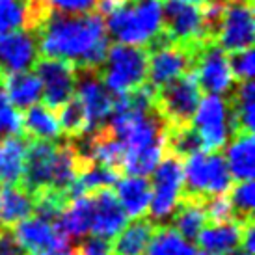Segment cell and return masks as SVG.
I'll return each mask as SVG.
<instances>
[{
    "label": "cell",
    "instance_id": "cell-1",
    "mask_svg": "<svg viewBox=\"0 0 255 255\" xmlns=\"http://www.w3.org/2000/svg\"><path fill=\"white\" fill-rule=\"evenodd\" d=\"M39 56L62 60L75 69L97 71L107 58L110 37L103 17L49 13L36 30Z\"/></svg>",
    "mask_w": 255,
    "mask_h": 255
},
{
    "label": "cell",
    "instance_id": "cell-2",
    "mask_svg": "<svg viewBox=\"0 0 255 255\" xmlns=\"http://www.w3.org/2000/svg\"><path fill=\"white\" fill-rule=\"evenodd\" d=\"M107 34L120 45L147 49L162 36V0L125 4L107 17Z\"/></svg>",
    "mask_w": 255,
    "mask_h": 255
},
{
    "label": "cell",
    "instance_id": "cell-3",
    "mask_svg": "<svg viewBox=\"0 0 255 255\" xmlns=\"http://www.w3.org/2000/svg\"><path fill=\"white\" fill-rule=\"evenodd\" d=\"M184 198L205 199L226 196L233 186V177L220 153L198 151L183 160Z\"/></svg>",
    "mask_w": 255,
    "mask_h": 255
},
{
    "label": "cell",
    "instance_id": "cell-4",
    "mask_svg": "<svg viewBox=\"0 0 255 255\" xmlns=\"http://www.w3.org/2000/svg\"><path fill=\"white\" fill-rule=\"evenodd\" d=\"M97 73L114 97L132 92L147 84V49L116 43L108 47L107 58Z\"/></svg>",
    "mask_w": 255,
    "mask_h": 255
},
{
    "label": "cell",
    "instance_id": "cell-5",
    "mask_svg": "<svg viewBox=\"0 0 255 255\" xmlns=\"http://www.w3.org/2000/svg\"><path fill=\"white\" fill-rule=\"evenodd\" d=\"M184 198V177L183 160L173 155H164L158 166L153 171L151 181V205L149 216L156 226L171 218L175 209Z\"/></svg>",
    "mask_w": 255,
    "mask_h": 255
},
{
    "label": "cell",
    "instance_id": "cell-6",
    "mask_svg": "<svg viewBox=\"0 0 255 255\" xmlns=\"http://www.w3.org/2000/svg\"><path fill=\"white\" fill-rule=\"evenodd\" d=\"M255 39V19L252 0H224L213 41L224 52L252 49Z\"/></svg>",
    "mask_w": 255,
    "mask_h": 255
},
{
    "label": "cell",
    "instance_id": "cell-7",
    "mask_svg": "<svg viewBox=\"0 0 255 255\" xmlns=\"http://www.w3.org/2000/svg\"><path fill=\"white\" fill-rule=\"evenodd\" d=\"M198 45L171 43L162 34L147 49V84L155 90H160L190 73L194 49Z\"/></svg>",
    "mask_w": 255,
    "mask_h": 255
},
{
    "label": "cell",
    "instance_id": "cell-8",
    "mask_svg": "<svg viewBox=\"0 0 255 255\" xmlns=\"http://www.w3.org/2000/svg\"><path fill=\"white\" fill-rule=\"evenodd\" d=\"M190 127L201 142V151L218 153L233 136L229 101L220 95L201 97L198 110L190 121Z\"/></svg>",
    "mask_w": 255,
    "mask_h": 255
},
{
    "label": "cell",
    "instance_id": "cell-9",
    "mask_svg": "<svg viewBox=\"0 0 255 255\" xmlns=\"http://www.w3.org/2000/svg\"><path fill=\"white\" fill-rule=\"evenodd\" d=\"M201 101V88L194 73L173 80L155 93V108L168 127H186L190 125L194 114Z\"/></svg>",
    "mask_w": 255,
    "mask_h": 255
},
{
    "label": "cell",
    "instance_id": "cell-10",
    "mask_svg": "<svg viewBox=\"0 0 255 255\" xmlns=\"http://www.w3.org/2000/svg\"><path fill=\"white\" fill-rule=\"evenodd\" d=\"M162 34L171 43L198 45L213 39L201 6L188 0H162Z\"/></svg>",
    "mask_w": 255,
    "mask_h": 255
},
{
    "label": "cell",
    "instance_id": "cell-11",
    "mask_svg": "<svg viewBox=\"0 0 255 255\" xmlns=\"http://www.w3.org/2000/svg\"><path fill=\"white\" fill-rule=\"evenodd\" d=\"M192 73L198 78L201 92H207V95L224 97L233 92L235 77L231 73L229 56L213 39L199 43L194 49Z\"/></svg>",
    "mask_w": 255,
    "mask_h": 255
},
{
    "label": "cell",
    "instance_id": "cell-12",
    "mask_svg": "<svg viewBox=\"0 0 255 255\" xmlns=\"http://www.w3.org/2000/svg\"><path fill=\"white\" fill-rule=\"evenodd\" d=\"M75 97L80 103L86 118V134H93L107 127L114 110V95L103 86L99 73L92 69L78 71Z\"/></svg>",
    "mask_w": 255,
    "mask_h": 255
},
{
    "label": "cell",
    "instance_id": "cell-13",
    "mask_svg": "<svg viewBox=\"0 0 255 255\" xmlns=\"http://www.w3.org/2000/svg\"><path fill=\"white\" fill-rule=\"evenodd\" d=\"M36 75L41 80V99L45 101L43 105H47L50 110L58 112L75 97L78 69L71 64L52 58H39L36 64Z\"/></svg>",
    "mask_w": 255,
    "mask_h": 255
},
{
    "label": "cell",
    "instance_id": "cell-14",
    "mask_svg": "<svg viewBox=\"0 0 255 255\" xmlns=\"http://www.w3.org/2000/svg\"><path fill=\"white\" fill-rule=\"evenodd\" d=\"M22 252L28 254H60L69 248V241L60 233L54 222L32 214L9 231Z\"/></svg>",
    "mask_w": 255,
    "mask_h": 255
},
{
    "label": "cell",
    "instance_id": "cell-15",
    "mask_svg": "<svg viewBox=\"0 0 255 255\" xmlns=\"http://www.w3.org/2000/svg\"><path fill=\"white\" fill-rule=\"evenodd\" d=\"M39 62V49H37L36 32L32 30H17L0 34V73L32 71Z\"/></svg>",
    "mask_w": 255,
    "mask_h": 255
},
{
    "label": "cell",
    "instance_id": "cell-16",
    "mask_svg": "<svg viewBox=\"0 0 255 255\" xmlns=\"http://www.w3.org/2000/svg\"><path fill=\"white\" fill-rule=\"evenodd\" d=\"M56 153V142H28L21 186L30 196H37L45 190H50Z\"/></svg>",
    "mask_w": 255,
    "mask_h": 255
},
{
    "label": "cell",
    "instance_id": "cell-17",
    "mask_svg": "<svg viewBox=\"0 0 255 255\" xmlns=\"http://www.w3.org/2000/svg\"><path fill=\"white\" fill-rule=\"evenodd\" d=\"M92 196V231L95 237L112 241L127 226V214L121 209L112 188H103L90 194Z\"/></svg>",
    "mask_w": 255,
    "mask_h": 255
},
{
    "label": "cell",
    "instance_id": "cell-18",
    "mask_svg": "<svg viewBox=\"0 0 255 255\" xmlns=\"http://www.w3.org/2000/svg\"><path fill=\"white\" fill-rule=\"evenodd\" d=\"M39 0H0V34L17 30H34L45 19Z\"/></svg>",
    "mask_w": 255,
    "mask_h": 255
},
{
    "label": "cell",
    "instance_id": "cell-19",
    "mask_svg": "<svg viewBox=\"0 0 255 255\" xmlns=\"http://www.w3.org/2000/svg\"><path fill=\"white\" fill-rule=\"evenodd\" d=\"M248 222V220H246ZM244 222H211L198 235V244L207 255H227L241 246Z\"/></svg>",
    "mask_w": 255,
    "mask_h": 255
},
{
    "label": "cell",
    "instance_id": "cell-20",
    "mask_svg": "<svg viewBox=\"0 0 255 255\" xmlns=\"http://www.w3.org/2000/svg\"><path fill=\"white\" fill-rule=\"evenodd\" d=\"M114 186H116L114 194L120 201L121 209L127 214V218H145L151 205V183L147 179L127 175V177L118 179Z\"/></svg>",
    "mask_w": 255,
    "mask_h": 255
},
{
    "label": "cell",
    "instance_id": "cell-21",
    "mask_svg": "<svg viewBox=\"0 0 255 255\" xmlns=\"http://www.w3.org/2000/svg\"><path fill=\"white\" fill-rule=\"evenodd\" d=\"M34 214V196L21 184H0V233Z\"/></svg>",
    "mask_w": 255,
    "mask_h": 255
},
{
    "label": "cell",
    "instance_id": "cell-22",
    "mask_svg": "<svg viewBox=\"0 0 255 255\" xmlns=\"http://www.w3.org/2000/svg\"><path fill=\"white\" fill-rule=\"evenodd\" d=\"M224 160L233 179L252 181L255 173L254 132H235L226 145Z\"/></svg>",
    "mask_w": 255,
    "mask_h": 255
},
{
    "label": "cell",
    "instance_id": "cell-23",
    "mask_svg": "<svg viewBox=\"0 0 255 255\" xmlns=\"http://www.w3.org/2000/svg\"><path fill=\"white\" fill-rule=\"evenodd\" d=\"M2 92L17 110H26L41 101L43 88L36 71L11 73L2 77Z\"/></svg>",
    "mask_w": 255,
    "mask_h": 255
},
{
    "label": "cell",
    "instance_id": "cell-24",
    "mask_svg": "<svg viewBox=\"0 0 255 255\" xmlns=\"http://www.w3.org/2000/svg\"><path fill=\"white\" fill-rule=\"evenodd\" d=\"M92 196H80L67 201L54 224L69 242L75 239L82 241L92 229Z\"/></svg>",
    "mask_w": 255,
    "mask_h": 255
},
{
    "label": "cell",
    "instance_id": "cell-25",
    "mask_svg": "<svg viewBox=\"0 0 255 255\" xmlns=\"http://www.w3.org/2000/svg\"><path fill=\"white\" fill-rule=\"evenodd\" d=\"M22 132H26L30 142H56L62 138L58 114L41 103L26 108L22 114Z\"/></svg>",
    "mask_w": 255,
    "mask_h": 255
},
{
    "label": "cell",
    "instance_id": "cell-26",
    "mask_svg": "<svg viewBox=\"0 0 255 255\" xmlns=\"http://www.w3.org/2000/svg\"><path fill=\"white\" fill-rule=\"evenodd\" d=\"M26 151L28 140L22 138V134L0 140V184H21Z\"/></svg>",
    "mask_w": 255,
    "mask_h": 255
},
{
    "label": "cell",
    "instance_id": "cell-27",
    "mask_svg": "<svg viewBox=\"0 0 255 255\" xmlns=\"http://www.w3.org/2000/svg\"><path fill=\"white\" fill-rule=\"evenodd\" d=\"M156 224L149 218L132 220L121 229V233L114 239V255H143L151 237L155 233Z\"/></svg>",
    "mask_w": 255,
    "mask_h": 255
},
{
    "label": "cell",
    "instance_id": "cell-28",
    "mask_svg": "<svg viewBox=\"0 0 255 255\" xmlns=\"http://www.w3.org/2000/svg\"><path fill=\"white\" fill-rule=\"evenodd\" d=\"M171 224L170 227L173 231H177L183 239L186 241H196L198 235L201 233V229L209 224L205 214V207L203 201L190 198H183V201L179 203L175 209V213L171 214Z\"/></svg>",
    "mask_w": 255,
    "mask_h": 255
},
{
    "label": "cell",
    "instance_id": "cell-29",
    "mask_svg": "<svg viewBox=\"0 0 255 255\" xmlns=\"http://www.w3.org/2000/svg\"><path fill=\"white\" fill-rule=\"evenodd\" d=\"M231 125L235 132H254V120H255V86L252 80L241 82L233 88L231 99Z\"/></svg>",
    "mask_w": 255,
    "mask_h": 255
},
{
    "label": "cell",
    "instance_id": "cell-30",
    "mask_svg": "<svg viewBox=\"0 0 255 255\" xmlns=\"http://www.w3.org/2000/svg\"><path fill=\"white\" fill-rule=\"evenodd\" d=\"M143 255H198V248L170 226H156Z\"/></svg>",
    "mask_w": 255,
    "mask_h": 255
},
{
    "label": "cell",
    "instance_id": "cell-31",
    "mask_svg": "<svg viewBox=\"0 0 255 255\" xmlns=\"http://www.w3.org/2000/svg\"><path fill=\"white\" fill-rule=\"evenodd\" d=\"M227 198L233 209L235 220L239 222H246V220H254L255 205V188H254V179L252 181H239V183L231 186V190L227 192Z\"/></svg>",
    "mask_w": 255,
    "mask_h": 255
},
{
    "label": "cell",
    "instance_id": "cell-32",
    "mask_svg": "<svg viewBox=\"0 0 255 255\" xmlns=\"http://www.w3.org/2000/svg\"><path fill=\"white\" fill-rule=\"evenodd\" d=\"M58 121L62 127V134L69 138H82L86 134V118L77 97H73L67 105L58 110Z\"/></svg>",
    "mask_w": 255,
    "mask_h": 255
},
{
    "label": "cell",
    "instance_id": "cell-33",
    "mask_svg": "<svg viewBox=\"0 0 255 255\" xmlns=\"http://www.w3.org/2000/svg\"><path fill=\"white\" fill-rule=\"evenodd\" d=\"M0 134L19 136L22 134V112L7 101L6 93L0 88Z\"/></svg>",
    "mask_w": 255,
    "mask_h": 255
},
{
    "label": "cell",
    "instance_id": "cell-34",
    "mask_svg": "<svg viewBox=\"0 0 255 255\" xmlns=\"http://www.w3.org/2000/svg\"><path fill=\"white\" fill-rule=\"evenodd\" d=\"M49 13L60 15H88L97 7V0H39Z\"/></svg>",
    "mask_w": 255,
    "mask_h": 255
},
{
    "label": "cell",
    "instance_id": "cell-35",
    "mask_svg": "<svg viewBox=\"0 0 255 255\" xmlns=\"http://www.w3.org/2000/svg\"><path fill=\"white\" fill-rule=\"evenodd\" d=\"M229 65H231V73H233L235 80L239 82H246L252 80L255 75V54L252 49L239 50L229 56Z\"/></svg>",
    "mask_w": 255,
    "mask_h": 255
},
{
    "label": "cell",
    "instance_id": "cell-36",
    "mask_svg": "<svg viewBox=\"0 0 255 255\" xmlns=\"http://www.w3.org/2000/svg\"><path fill=\"white\" fill-rule=\"evenodd\" d=\"M78 255H114L112 254V242L99 239V237H84L80 244L75 248Z\"/></svg>",
    "mask_w": 255,
    "mask_h": 255
},
{
    "label": "cell",
    "instance_id": "cell-37",
    "mask_svg": "<svg viewBox=\"0 0 255 255\" xmlns=\"http://www.w3.org/2000/svg\"><path fill=\"white\" fill-rule=\"evenodd\" d=\"M125 4H128V0H97V7L99 13H103L105 17H108L110 13L118 11L120 7H123Z\"/></svg>",
    "mask_w": 255,
    "mask_h": 255
},
{
    "label": "cell",
    "instance_id": "cell-38",
    "mask_svg": "<svg viewBox=\"0 0 255 255\" xmlns=\"http://www.w3.org/2000/svg\"><path fill=\"white\" fill-rule=\"evenodd\" d=\"M188 2H192V4H196V6H207V4H213V2H216V0H188Z\"/></svg>",
    "mask_w": 255,
    "mask_h": 255
},
{
    "label": "cell",
    "instance_id": "cell-39",
    "mask_svg": "<svg viewBox=\"0 0 255 255\" xmlns=\"http://www.w3.org/2000/svg\"><path fill=\"white\" fill-rule=\"evenodd\" d=\"M56 255H78L75 250H65V252H60V254H56Z\"/></svg>",
    "mask_w": 255,
    "mask_h": 255
},
{
    "label": "cell",
    "instance_id": "cell-40",
    "mask_svg": "<svg viewBox=\"0 0 255 255\" xmlns=\"http://www.w3.org/2000/svg\"><path fill=\"white\" fill-rule=\"evenodd\" d=\"M227 255H248L246 252H242V250H233L231 254H227Z\"/></svg>",
    "mask_w": 255,
    "mask_h": 255
},
{
    "label": "cell",
    "instance_id": "cell-41",
    "mask_svg": "<svg viewBox=\"0 0 255 255\" xmlns=\"http://www.w3.org/2000/svg\"><path fill=\"white\" fill-rule=\"evenodd\" d=\"M28 255H50V254H28Z\"/></svg>",
    "mask_w": 255,
    "mask_h": 255
},
{
    "label": "cell",
    "instance_id": "cell-42",
    "mask_svg": "<svg viewBox=\"0 0 255 255\" xmlns=\"http://www.w3.org/2000/svg\"><path fill=\"white\" fill-rule=\"evenodd\" d=\"M130 2H143V0H130Z\"/></svg>",
    "mask_w": 255,
    "mask_h": 255
},
{
    "label": "cell",
    "instance_id": "cell-43",
    "mask_svg": "<svg viewBox=\"0 0 255 255\" xmlns=\"http://www.w3.org/2000/svg\"><path fill=\"white\" fill-rule=\"evenodd\" d=\"M0 84H2V73H0Z\"/></svg>",
    "mask_w": 255,
    "mask_h": 255
},
{
    "label": "cell",
    "instance_id": "cell-44",
    "mask_svg": "<svg viewBox=\"0 0 255 255\" xmlns=\"http://www.w3.org/2000/svg\"><path fill=\"white\" fill-rule=\"evenodd\" d=\"M198 255H207V254H198Z\"/></svg>",
    "mask_w": 255,
    "mask_h": 255
},
{
    "label": "cell",
    "instance_id": "cell-45",
    "mask_svg": "<svg viewBox=\"0 0 255 255\" xmlns=\"http://www.w3.org/2000/svg\"><path fill=\"white\" fill-rule=\"evenodd\" d=\"M0 140H2V134H0Z\"/></svg>",
    "mask_w": 255,
    "mask_h": 255
}]
</instances>
